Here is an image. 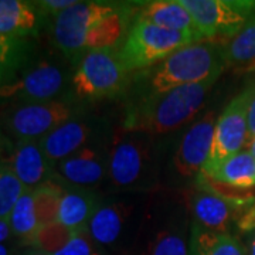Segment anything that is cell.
<instances>
[{"instance_id":"15","label":"cell","mask_w":255,"mask_h":255,"mask_svg":"<svg viewBox=\"0 0 255 255\" xmlns=\"http://www.w3.org/2000/svg\"><path fill=\"white\" fill-rule=\"evenodd\" d=\"M41 23L43 16L34 1L0 0V37L26 38L36 36Z\"/></svg>"},{"instance_id":"3","label":"cell","mask_w":255,"mask_h":255,"mask_svg":"<svg viewBox=\"0 0 255 255\" xmlns=\"http://www.w3.org/2000/svg\"><path fill=\"white\" fill-rule=\"evenodd\" d=\"M199 41L197 36L157 27L136 17L118 48L125 67L133 73L153 67L174 51Z\"/></svg>"},{"instance_id":"33","label":"cell","mask_w":255,"mask_h":255,"mask_svg":"<svg viewBox=\"0 0 255 255\" xmlns=\"http://www.w3.org/2000/svg\"><path fill=\"white\" fill-rule=\"evenodd\" d=\"M247 234H248L246 247L247 255H255V228L251 231H247Z\"/></svg>"},{"instance_id":"23","label":"cell","mask_w":255,"mask_h":255,"mask_svg":"<svg viewBox=\"0 0 255 255\" xmlns=\"http://www.w3.org/2000/svg\"><path fill=\"white\" fill-rule=\"evenodd\" d=\"M227 65L244 67L255 64V16L244 27L223 44Z\"/></svg>"},{"instance_id":"34","label":"cell","mask_w":255,"mask_h":255,"mask_svg":"<svg viewBox=\"0 0 255 255\" xmlns=\"http://www.w3.org/2000/svg\"><path fill=\"white\" fill-rule=\"evenodd\" d=\"M247 143H248V152H250V153H251V155L255 157V137L250 139Z\"/></svg>"},{"instance_id":"17","label":"cell","mask_w":255,"mask_h":255,"mask_svg":"<svg viewBox=\"0 0 255 255\" xmlns=\"http://www.w3.org/2000/svg\"><path fill=\"white\" fill-rule=\"evenodd\" d=\"M91 133L82 121L70 119L40 139V146L51 163L57 164L84 147Z\"/></svg>"},{"instance_id":"2","label":"cell","mask_w":255,"mask_h":255,"mask_svg":"<svg viewBox=\"0 0 255 255\" xmlns=\"http://www.w3.org/2000/svg\"><path fill=\"white\" fill-rule=\"evenodd\" d=\"M226 67L223 46L209 40L174 51L145 71V77L149 94H159L184 85L219 80Z\"/></svg>"},{"instance_id":"11","label":"cell","mask_w":255,"mask_h":255,"mask_svg":"<svg viewBox=\"0 0 255 255\" xmlns=\"http://www.w3.org/2000/svg\"><path fill=\"white\" fill-rule=\"evenodd\" d=\"M64 87L63 70L55 64L38 63L27 68L13 81L0 87V100L28 102L53 101Z\"/></svg>"},{"instance_id":"7","label":"cell","mask_w":255,"mask_h":255,"mask_svg":"<svg viewBox=\"0 0 255 255\" xmlns=\"http://www.w3.org/2000/svg\"><path fill=\"white\" fill-rule=\"evenodd\" d=\"M200 189L189 199L194 223L217 233H228V227L234 220L244 217L255 204L254 196L228 194L214 187V183L199 174Z\"/></svg>"},{"instance_id":"14","label":"cell","mask_w":255,"mask_h":255,"mask_svg":"<svg viewBox=\"0 0 255 255\" xmlns=\"http://www.w3.org/2000/svg\"><path fill=\"white\" fill-rule=\"evenodd\" d=\"M57 177L73 187L88 189L95 186L105 176V163L98 150L84 146L78 152L57 163Z\"/></svg>"},{"instance_id":"5","label":"cell","mask_w":255,"mask_h":255,"mask_svg":"<svg viewBox=\"0 0 255 255\" xmlns=\"http://www.w3.org/2000/svg\"><path fill=\"white\" fill-rule=\"evenodd\" d=\"M121 7L108 3L77 1L54 17L53 40L55 46L68 58L80 60L85 54V43L92 30Z\"/></svg>"},{"instance_id":"19","label":"cell","mask_w":255,"mask_h":255,"mask_svg":"<svg viewBox=\"0 0 255 255\" xmlns=\"http://www.w3.org/2000/svg\"><path fill=\"white\" fill-rule=\"evenodd\" d=\"M98 206L100 201L97 196L88 189H81V187L64 189L57 221L73 231L88 230L90 220L92 219Z\"/></svg>"},{"instance_id":"30","label":"cell","mask_w":255,"mask_h":255,"mask_svg":"<svg viewBox=\"0 0 255 255\" xmlns=\"http://www.w3.org/2000/svg\"><path fill=\"white\" fill-rule=\"evenodd\" d=\"M38 11L41 13L43 17H55L64 10L70 9L77 1L75 0H41L34 1Z\"/></svg>"},{"instance_id":"9","label":"cell","mask_w":255,"mask_h":255,"mask_svg":"<svg viewBox=\"0 0 255 255\" xmlns=\"http://www.w3.org/2000/svg\"><path fill=\"white\" fill-rule=\"evenodd\" d=\"M73 114V108L61 101L28 102L11 111L6 124L18 140H40L70 121Z\"/></svg>"},{"instance_id":"16","label":"cell","mask_w":255,"mask_h":255,"mask_svg":"<svg viewBox=\"0 0 255 255\" xmlns=\"http://www.w3.org/2000/svg\"><path fill=\"white\" fill-rule=\"evenodd\" d=\"M200 174L230 189L250 190L255 187V157L248 150H241L220 163L203 169Z\"/></svg>"},{"instance_id":"27","label":"cell","mask_w":255,"mask_h":255,"mask_svg":"<svg viewBox=\"0 0 255 255\" xmlns=\"http://www.w3.org/2000/svg\"><path fill=\"white\" fill-rule=\"evenodd\" d=\"M143 255H190L184 231L169 227L157 233Z\"/></svg>"},{"instance_id":"12","label":"cell","mask_w":255,"mask_h":255,"mask_svg":"<svg viewBox=\"0 0 255 255\" xmlns=\"http://www.w3.org/2000/svg\"><path fill=\"white\" fill-rule=\"evenodd\" d=\"M216 122V112L210 111L184 133L174 155V166L183 177L199 176L207 163Z\"/></svg>"},{"instance_id":"6","label":"cell","mask_w":255,"mask_h":255,"mask_svg":"<svg viewBox=\"0 0 255 255\" xmlns=\"http://www.w3.org/2000/svg\"><path fill=\"white\" fill-rule=\"evenodd\" d=\"M190 11L203 38H227L237 34L255 16V0H180Z\"/></svg>"},{"instance_id":"25","label":"cell","mask_w":255,"mask_h":255,"mask_svg":"<svg viewBox=\"0 0 255 255\" xmlns=\"http://www.w3.org/2000/svg\"><path fill=\"white\" fill-rule=\"evenodd\" d=\"M63 187L57 183L51 182L43 184L33 191L34 194V204H36L37 219L40 227L57 223L60 201L63 196Z\"/></svg>"},{"instance_id":"8","label":"cell","mask_w":255,"mask_h":255,"mask_svg":"<svg viewBox=\"0 0 255 255\" xmlns=\"http://www.w3.org/2000/svg\"><path fill=\"white\" fill-rule=\"evenodd\" d=\"M255 97V85L247 87L228 102L216 122L209 160L203 169L226 160L243 150L248 142V110Z\"/></svg>"},{"instance_id":"36","label":"cell","mask_w":255,"mask_h":255,"mask_svg":"<svg viewBox=\"0 0 255 255\" xmlns=\"http://www.w3.org/2000/svg\"><path fill=\"white\" fill-rule=\"evenodd\" d=\"M0 255H13V254H11V251H10L7 247L3 246V244H0Z\"/></svg>"},{"instance_id":"24","label":"cell","mask_w":255,"mask_h":255,"mask_svg":"<svg viewBox=\"0 0 255 255\" xmlns=\"http://www.w3.org/2000/svg\"><path fill=\"white\" fill-rule=\"evenodd\" d=\"M30 46L24 38L0 37V87L17 77L18 70L27 61Z\"/></svg>"},{"instance_id":"13","label":"cell","mask_w":255,"mask_h":255,"mask_svg":"<svg viewBox=\"0 0 255 255\" xmlns=\"http://www.w3.org/2000/svg\"><path fill=\"white\" fill-rule=\"evenodd\" d=\"M9 167L26 190L31 191L51 182L55 174V166L44 155L40 140H18Z\"/></svg>"},{"instance_id":"32","label":"cell","mask_w":255,"mask_h":255,"mask_svg":"<svg viewBox=\"0 0 255 255\" xmlns=\"http://www.w3.org/2000/svg\"><path fill=\"white\" fill-rule=\"evenodd\" d=\"M10 234H11V230H10L7 220L0 219V244L4 243L6 240H9Z\"/></svg>"},{"instance_id":"21","label":"cell","mask_w":255,"mask_h":255,"mask_svg":"<svg viewBox=\"0 0 255 255\" xmlns=\"http://www.w3.org/2000/svg\"><path fill=\"white\" fill-rule=\"evenodd\" d=\"M127 214V206L121 203L100 204L90 220L88 234L98 244H114L122 234Z\"/></svg>"},{"instance_id":"4","label":"cell","mask_w":255,"mask_h":255,"mask_svg":"<svg viewBox=\"0 0 255 255\" xmlns=\"http://www.w3.org/2000/svg\"><path fill=\"white\" fill-rule=\"evenodd\" d=\"M130 74L119 55L118 47L92 50L78 60L73 77L74 90L81 100L115 97L125 90Z\"/></svg>"},{"instance_id":"26","label":"cell","mask_w":255,"mask_h":255,"mask_svg":"<svg viewBox=\"0 0 255 255\" xmlns=\"http://www.w3.org/2000/svg\"><path fill=\"white\" fill-rule=\"evenodd\" d=\"M77 233L78 231H73L70 228L64 227L63 224H60L57 221V223L47 224V226L38 228L36 236L31 238L28 246L53 255L57 251H60Z\"/></svg>"},{"instance_id":"1","label":"cell","mask_w":255,"mask_h":255,"mask_svg":"<svg viewBox=\"0 0 255 255\" xmlns=\"http://www.w3.org/2000/svg\"><path fill=\"white\" fill-rule=\"evenodd\" d=\"M216 81L217 80H209L146 95L128 112L124 128L147 136L176 130L201 110Z\"/></svg>"},{"instance_id":"22","label":"cell","mask_w":255,"mask_h":255,"mask_svg":"<svg viewBox=\"0 0 255 255\" xmlns=\"http://www.w3.org/2000/svg\"><path fill=\"white\" fill-rule=\"evenodd\" d=\"M7 223H9L11 233L16 237L21 238L26 244H28L31 241V238L36 236V233L40 228V224H38V219H37L33 191L24 190V193L20 196L16 206L10 213Z\"/></svg>"},{"instance_id":"20","label":"cell","mask_w":255,"mask_h":255,"mask_svg":"<svg viewBox=\"0 0 255 255\" xmlns=\"http://www.w3.org/2000/svg\"><path fill=\"white\" fill-rule=\"evenodd\" d=\"M190 255H247L246 247L230 233H217L193 223Z\"/></svg>"},{"instance_id":"35","label":"cell","mask_w":255,"mask_h":255,"mask_svg":"<svg viewBox=\"0 0 255 255\" xmlns=\"http://www.w3.org/2000/svg\"><path fill=\"white\" fill-rule=\"evenodd\" d=\"M26 255H50L44 253V251H41V250H37V248H31V250H28L27 254Z\"/></svg>"},{"instance_id":"28","label":"cell","mask_w":255,"mask_h":255,"mask_svg":"<svg viewBox=\"0 0 255 255\" xmlns=\"http://www.w3.org/2000/svg\"><path fill=\"white\" fill-rule=\"evenodd\" d=\"M26 187L9 166L0 164V219L7 220Z\"/></svg>"},{"instance_id":"18","label":"cell","mask_w":255,"mask_h":255,"mask_svg":"<svg viewBox=\"0 0 255 255\" xmlns=\"http://www.w3.org/2000/svg\"><path fill=\"white\" fill-rule=\"evenodd\" d=\"M137 18L152 23L157 27L189 33L203 40L200 30L196 26L190 11L183 6L180 0H156L146 3L139 11Z\"/></svg>"},{"instance_id":"29","label":"cell","mask_w":255,"mask_h":255,"mask_svg":"<svg viewBox=\"0 0 255 255\" xmlns=\"http://www.w3.org/2000/svg\"><path fill=\"white\" fill-rule=\"evenodd\" d=\"M88 230L78 231L65 246L53 255H98L91 243Z\"/></svg>"},{"instance_id":"10","label":"cell","mask_w":255,"mask_h":255,"mask_svg":"<svg viewBox=\"0 0 255 255\" xmlns=\"http://www.w3.org/2000/svg\"><path fill=\"white\" fill-rule=\"evenodd\" d=\"M149 164L147 135L124 129L115 135L108 157V176L118 187L136 184Z\"/></svg>"},{"instance_id":"31","label":"cell","mask_w":255,"mask_h":255,"mask_svg":"<svg viewBox=\"0 0 255 255\" xmlns=\"http://www.w3.org/2000/svg\"><path fill=\"white\" fill-rule=\"evenodd\" d=\"M255 137V97L250 104L248 110V140Z\"/></svg>"}]
</instances>
